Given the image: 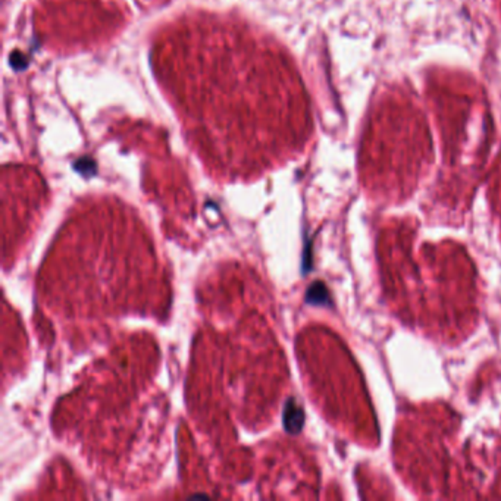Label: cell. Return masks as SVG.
<instances>
[{"label":"cell","mask_w":501,"mask_h":501,"mask_svg":"<svg viewBox=\"0 0 501 501\" xmlns=\"http://www.w3.org/2000/svg\"><path fill=\"white\" fill-rule=\"evenodd\" d=\"M283 422H284L285 431L290 434H299L303 430L305 412L302 409V406L297 403L294 399H290L285 403Z\"/></svg>","instance_id":"cell-1"},{"label":"cell","mask_w":501,"mask_h":501,"mask_svg":"<svg viewBox=\"0 0 501 501\" xmlns=\"http://www.w3.org/2000/svg\"><path fill=\"white\" fill-rule=\"evenodd\" d=\"M306 302L310 305H317V306L329 305L331 299H329V293H328L326 287L322 283L312 284L307 290V294H306Z\"/></svg>","instance_id":"cell-2"}]
</instances>
